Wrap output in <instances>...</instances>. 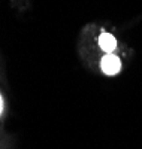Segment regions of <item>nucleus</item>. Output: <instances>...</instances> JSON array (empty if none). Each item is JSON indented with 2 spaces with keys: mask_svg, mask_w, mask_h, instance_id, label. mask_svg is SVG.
Instances as JSON below:
<instances>
[{
  "mask_svg": "<svg viewBox=\"0 0 142 149\" xmlns=\"http://www.w3.org/2000/svg\"><path fill=\"white\" fill-rule=\"evenodd\" d=\"M123 69L121 58L112 52V54H105L100 58V70L106 76H117Z\"/></svg>",
  "mask_w": 142,
  "mask_h": 149,
  "instance_id": "obj_1",
  "label": "nucleus"
},
{
  "mask_svg": "<svg viewBox=\"0 0 142 149\" xmlns=\"http://www.w3.org/2000/svg\"><path fill=\"white\" fill-rule=\"evenodd\" d=\"M97 43H99V48H100L105 54H112V52H115V49H117V46H118V42H117V39H115V36L111 34V33H106V31H103V33L99 36Z\"/></svg>",
  "mask_w": 142,
  "mask_h": 149,
  "instance_id": "obj_2",
  "label": "nucleus"
},
{
  "mask_svg": "<svg viewBox=\"0 0 142 149\" xmlns=\"http://www.w3.org/2000/svg\"><path fill=\"white\" fill-rule=\"evenodd\" d=\"M3 112H5V98H3L2 93H0V118H2Z\"/></svg>",
  "mask_w": 142,
  "mask_h": 149,
  "instance_id": "obj_3",
  "label": "nucleus"
}]
</instances>
